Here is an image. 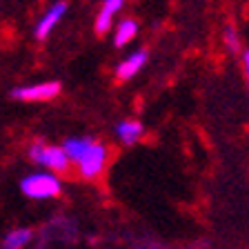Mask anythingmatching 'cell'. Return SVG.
<instances>
[{
	"mask_svg": "<svg viewBox=\"0 0 249 249\" xmlns=\"http://www.w3.org/2000/svg\"><path fill=\"white\" fill-rule=\"evenodd\" d=\"M225 40H227V47L231 52H238V36H236V31L231 27H227V31H225Z\"/></svg>",
	"mask_w": 249,
	"mask_h": 249,
	"instance_id": "7c38bea8",
	"label": "cell"
},
{
	"mask_svg": "<svg viewBox=\"0 0 249 249\" xmlns=\"http://www.w3.org/2000/svg\"><path fill=\"white\" fill-rule=\"evenodd\" d=\"M60 93V83L49 80V83H38V85H27V87H18L11 91V96L18 100H49Z\"/></svg>",
	"mask_w": 249,
	"mask_h": 249,
	"instance_id": "277c9868",
	"label": "cell"
},
{
	"mask_svg": "<svg viewBox=\"0 0 249 249\" xmlns=\"http://www.w3.org/2000/svg\"><path fill=\"white\" fill-rule=\"evenodd\" d=\"M96 142L93 138H87V136H76V138H67L62 142V151L67 154L69 162L78 165V162L83 160V156L91 149V145Z\"/></svg>",
	"mask_w": 249,
	"mask_h": 249,
	"instance_id": "ba28073f",
	"label": "cell"
},
{
	"mask_svg": "<svg viewBox=\"0 0 249 249\" xmlns=\"http://www.w3.org/2000/svg\"><path fill=\"white\" fill-rule=\"evenodd\" d=\"M31 238H34L31 229H27V227L11 229L5 236V240H2V249H25L31 243Z\"/></svg>",
	"mask_w": 249,
	"mask_h": 249,
	"instance_id": "30bf717a",
	"label": "cell"
},
{
	"mask_svg": "<svg viewBox=\"0 0 249 249\" xmlns=\"http://www.w3.org/2000/svg\"><path fill=\"white\" fill-rule=\"evenodd\" d=\"M65 11H67V2H56V5L49 7V9H47V14L42 16L40 20H38V25H36V38H40V40H42V38L49 36L53 27L62 20Z\"/></svg>",
	"mask_w": 249,
	"mask_h": 249,
	"instance_id": "5b68a950",
	"label": "cell"
},
{
	"mask_svg": "<svg viewBox=\"0 0 249 249\" xmlns=\"http://www.w3.org/2000/svg\"><path fill=\"white\" fill-rule=\"evenodd\" d=\"M107 147L100 145V142H93L91 149L87 151V154L83 156V160L78 162V174H80V178H85V180H93V178H98L100 174L105 171V167H107Z\"/></svg>",
	"mask_w": 249,
	"mask_h": 249,
	"instance_id": "3957f363",
	"label": "cell"
},
{
	"mask_svg": "<svg viewBox=\"0 0 249 249\" xmlns=\"http://www.w3.org/2000/svg\"><path fill=\"white\" fill-rule=\"evenodd\" d=\"M124 0H103V7H100L96 20H93V29L96 34H107L111 22H114V16L123 9Z\"/></svg>",
	"mask_w": 249,
	"mask_h": 249,
	"instance_id": "8992f818",
	"label": "cell"
},
{
	"mask_svg": "<svg viewBox=\"0 0 249 249\" xmlns=\"http://www.w3.org/2000/svg\"><path fill=\"white\" fill-rule=\"evenodd\" d=\"M136 34H138V22L131 20V18H124V20L118 22V27H116V31H114V45L124 47L127 42L134 40Z\"/></svg>",
	"mask_w": 249,
	"mask_h": 249,
	"instance_id": "8fae6325",
	"label": "cell"
},
{
	"mask_svg": "<svg viewBox=\"0 0 249 249\" xmlns=\"http://www.w3.org/2000/svg\"><path fill=\"white\" fill-rule=\"evenodd\" d=\"M29 158L36 165L45 167L49 174H65L69 169V158L67 154L62 151V147H53V145H47V142H34L29 147Z\"/></svg>",
	"mask_w": 249,
	"mask_h": 249,
	"instance_id": "7a4b0ae2",
	"label": "cell"
},
{
	"mask_svg": "<svg viewBox=\"0 0 249 249\" xmlns=\"http://www.w3.org/2000/svg\"><path fill=\"white\" fill-rule=\"evenodd\" d=\"M243 62H245V73H247V83H249V52H245Z\"/></svg>",
	"mask_w": 249,
	"mask_h": 249,
	"instance_id": "4fadbf2b",
	"label": "cell"
},
{
	"mask_svg": "<svg viewBox=\"0 0 249 249\" xmlns=\"http://www.w3.org/2000/svg\"><path fill=\"white\" fill-rule=\"evenodd\" d=\"M145 62H147L145 49H138V52L129 53V56L116 67V78H118V80H129V78H134L140 69L145 67Z\"/></svg>",
	"mask_w": 249,
	"mask_h": 249,
	"instance_id": "52a82bcc",
	"label": "cell"
},
{
	"mask_svg": "<svg viewBox=\"0 0 249 249\" xmlns=\"http://www.w3.org/2000/svg\"><path fill=\"white\" fill-rule=\"evenodd\" d=\"M20 189L27 198H31V200H49V198L60 196L62 182L56 174L38 171V174H29V176L22 178Z\"/></svg>",
	"mask_w": 249,
	"mask_h": 249,
	"instance_id": "6da1fadb",
	"label": "cell"
},
{
	"mask_svg": "<svg viewBox=\"0 0 249 249\" xmlns=\"http://www.w3.org/2000/svg\"><path fill=\"white\" fill-rule=\"evenodd\" d=\"M142 134H145V127L138 120H120L116 124V136L123 140L124 145H136Z\"/></svg>",
	"mask_w": 249,
	"mask_h": 249,
	"instance_id": "9c48e42d",
	"label": "cell"
}]
</instances>
